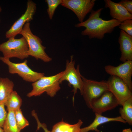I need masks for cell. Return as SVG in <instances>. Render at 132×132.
<instances>
[{"mask_svg":"<svg viewBox=\"0 0 132 132\" xmlns=\"http://www.w3.org/2000/svg\"><path fill=\"white\" fill-rule=\"evenodd\" d=\"M22 99L15 91L13 90L11 94L5 104L8 111H15L20 109L22 104Z\"/></svg>","mask_w":132,"mask_h":132,"instance_id":"cell-20","label":"cell"},{"mask_svg":"<svg viewBox=\"0 0 132 132\" xmlns=\"http://www.w3.org/2000/svg\"><path fill=\"white\" fill-rule=\"evenodd\" d=\"M73 56L70 57V61H66V68L63 71V74L59 80V82L61 84L64 81L66 80L70 85L72 86L73 89V91L74 95L73 98L74 101L75 95L79 89L81 95L83 91V85L79 70V65H77L76 68L75 67V62L73 60Z\"/></svg>","mask_w":132,"mask_h":132,"instance_id":"cell-6","label":"cell"},{"mask_svg":"<svg viewBox=\"0 0 132 132\" xmlns=\"http://www.w3.org/2000/svg\"><path fill=\"white\" fill-rule=\"evenodd\" d=\"M26 39L28 45V55L31 56L37 60L40 59L45 62L52 60L46 53V47L42 44V41L38 36L34 35L32 32L29 22L26 23L20 33Z\"/></svg>","mask_w":132,"mask_h":132,"instance_id":"cell-2","label":"cell"},{"mask_svg":"<svg viewBox=\"0 0 132 132\" xmlns=\"http://www.w3.org/2000/svg\"><path fill=\"white\" fill-rule=\"evenodd\" d=\"M63 71L55 75L44 77L32 84V89L27 96L28 97L37 96L44 92L51 97H54L60 89L59 80Z\"/></svg>","mask_w":132,"mask_h":132,"instance_id":"cell-3","label":"cell"},{"mask_svg":"<svg viewBox=\"0 0 132 132\" xmlns=\"http://www.w3.org/2000/svg\"><path fill=\"white\" fill-rule=\"evenodd\" d=\"M123 6L127 11L132 14V0H122L119 2Z\"/></svg>","mask_w":132,"mask_h":132,"instance_id":"cell-26","label":"cell"},{"mask_svg":"<svg viewBox=\"0 0 132 132\" xmlns=\"http://www.w3.org/2000/svg\"><path fill=\"white\" fill-rule=\"evenodd\" d=\"M12 37L6 42L0 44V52L4 57L10 59L16 58L21 60L27 58L29 47L27 43L23 36L19 39Z\"/></svg>","mask_w":132,"mask_h":132,"instance_id":"cell-4","label":"cell"},{"mask_svg":"<svg viewBox=\"0 0 132 132\" xmlns=\"http://www.w3.org/2000/svg\"><path fill=\"white\" fill-rule=\"evenodd\" d=\"M104 69L107 74L111 76H116L122 79L132 91V60L126 61L116 66L106 65Z\"/></svg>","mask_w":132,"mask_h":132,"instance_id":"cell-11","label":"cell"},{"mask_svg":"<svg viewBox=\"0 0 132 132\" xmlns=\"http://www.w3.org/2000/svg\"><path fill=\"white\" fill-rule=\"evenodd\" d=\"M62 0H46L48 8L47 12L50 20L52 19L55 11L60 4H61Z\"/></svg>","mask_w":132,"mask_h":132,"instance_id":"cell-22","label":"cell"},{"mask_svg":"<svg viewBox=\"0 0 132 132\" xmlns=\"http://www.w3.org/2000/svg\"><path fill=\"white\" fill-rule=\"evenodd\" d=\"M95 118L93 122L87 127L81 128L80 132H89L90 131L99 132L97 127L103 123L110 121H117L124 123H126L120 116L115 117H109L103 116L102 114L95 113Z\"/></svg>","mask_w":132,"mask_h":132,"instance_id":"cell-15","label":"cell"},{"mask_svg":"<svg viewBox=\"0 0 132 132\" xmlns=\"http://www.w3.org/2000/svg\"><path fill=\"white\" fill-rule=\"evenodd\" d=\"M105 8H108L110 14L113 19L121 22L128 19H132V14L119 3H116L110 0H104Z\"/></svg>","mask_w":132,"mask_h":132,"instance_id":"cell-14","label":"cell"},{"mask_svg":"<svg viewBox=\"0 0 132 132\" xmlns=\"http://www.w3.org/2000/svg\"><path fill=\"white\" fill-rule=\"evenodd\" d=\"M107 81L108 90L117 99L119 105L122 106L125 101L132 97V91L119 78L111 76Z\"/></svg>","mask_w":132,"mask_h":132,"instance_id":"cell-8","label":"cell"},{"mask_svg":"<svg viewBox=\"0 0 132 132\" xmlns=\"http://www.w3.org/2000/svg\"><path fill=\"white\" fill-rule=\"evenodd\" d=\"M81 77L83 85L82 95L87 106L91 109L92 100L99 98L105 92L109 91L107 81H97L88 79L82 75Z\"/></svg>","mask_w":132,"mask_h":132,"instance_id":"cell-7","label":"cell"},{"mask_svg":"<svg viewBox=\"0 0 132 132\" xmlns=\"http://www.w3.org/2000/svg\"><path fill=\"white\" fill-rule=\"evenodd\" d=\"M26 9L24 13L13 23L10 29L5 33V36L8 38L15 37L20 34L23 26L26 23L32 20L36 12V4L31 0L27 3Z\"/></svg>","mask_w":132,"mask_h":132,"instance_id":"cell-10","label":"cell"},{"mask_svg":"<svg viewBox=\"0 0 132 132\" xmlns=\"http://www.w3.org/2000/svg\"><path fill=\"white\" fill-rule=\"evenodd\" d=\"M83 122L80 120L74 124H71L63 121L59 122L53 126L51 132H80Z\"/></svg>","mask_w":132,"mask_h":132,"instance_id":"cell-17","label":"cell"},{"mask_svg":"<svg viewBox=\"0 0 132 132\" xmlns=\"http://www.w3.org/2000/svg\"><path fill=\"white\" fill-rule=\"evenodd\" d=\"M119 105L115 97L111 92L108 91L92 100L91 109L95 113L102 114L104 112L114 109Z\"/></svg>","mask_w":132,"mask_h":132,"instance_id":"cell-12","label":"cell"},{"mask_svg":"<svg viewBox=\"0 0 132 132\" xmlns=\"http://www.w3.org/2000/svg\"><path fill=\"white\" fill-rule=\"evenodd\" d=\"M119 28L130 35L132 36V20L128 19L121 22Z\"/></svg>","mask_w":132,"mask_h":132,"instance_id":"cell-23","label":"cell"},{"mask_svg":"<svg viewBox=\"0 0 132 132\" xmlns=\"http://www.w3.org/2000/svg\"><path fill=\"white\" fill-rule=\"evenodd\" d=\"M16 121L19 129L21 130L29 125L28 121L24 116L21 109L14 111Z\"/></svg>","mask_w":132,"mask_h":132,"instance_id":"cell-21","label":"cell"},{"mask_svg":"<svg viewBox=\"0 0 132 132\" xmlns=\"http://www.w3.org/2000/svg\"><path fill=\"white\" fill-rule=\"evenodd\" d=\"M118 42L121 53L120 60L123 62L132 60V36L121 30Z\"/></svg>","mask_w":132,"mask_h":132,"instance_id":"cell-13","label":"cell"},{"mask_svg":"<svg viewBox=\"0 0 132 132\" xmlns=\"http://www.w3.org/2000/svg\"><path fill=\"white\" fill-rule=\"evenodd\" d=\"M2 128L4 132H20L16 121L14 111H8Z\"/></svg>","mask_w":132,"mask_h":132,"instance_id":"cell-19","label":"cell"},{"mask_svg":"<svg viewBox=\"0 0 132 132\" xmlns=\"http://www.w3.org/2000/svg\"><path fill=\"white\" fill-rule=\"evenodd\" d=\"M95 0H62L61 5L72 10L80 23L84 21L87 14L92 10Z\"/></svg>","mask_w":132,"mask_h":132,"instance_id":"cell-9","label":"cell"},{"mask_svg":"<svg viewBox=\"0 0 132 132\" xmlns=\"http://www.w3.org/2000/svg\"><path fill=\"white\" fill-rule=\"evenodd\" d=\"M0 60L8 66L10 73L17 74L26 82L33 83L44 76V73L36 72L31 69L27 65V60L21 63H15L11 61L10 59L0 56Z\"/></svg>","mask_w":132,"mask_h":132,"instance_id":"cell-5","label":"cell"},{"mask_svg":"<svg viewBox=\"0 0 132 132\" xmlns=\"http://www.w3.org/2000/svg\"><path fill=\"white\" fill-rule=\"evenodd\" d=\"M103 9L101 8L96 11L92 10L87 20L75 25L77 27L85 28L81 32L82 35L88 36L90 39L101 40L105 34L111 33L116 27L120 25L121 22L115 19L106 20L100 18Z\"/></svg>","mask_w":132,"mask_h":132,"instance_id":"cell-1","label":"cell"},{"mask_svg":"<svg viewBox=\"0 0 132 132\" xmlns=\"http://www.w3.org/2000/svg\"><path fill=\"white\" fill-rule=\"evenodd\" d=\"M14 84L8 78L0 77V103L5 105L13 91Z\"/></svg>","mask_w":132,"mask_h":132,"instance_id":"cell-16","label":"cell"},{"mask_svg":"<svg viewBox=\"0 0 132 132\" xmlns=\"http://www.w3.org/2000/svg\"><path fill=\"white\" fill-rule=\"evenodd\" d=\"M122 132H132L130 128L125 129L123 130Z\"/></svg>","mask_w":132,"mask_h":132,"instance_id":"cell-27","label":"cell"},{"mask_svg":"<svg viewBox=\"0 0 132 132\" xmlns=\"http://www.w3.org/2000/svg\"><path fill=\"white\" fill-rule=\"evenodd\" d=\"M1 11H2V8L1 7H0V13L1 12Z\"/></svg>","mask_w":132,"mask_h":132,"instance_id":"cell-29","label":"cell"},{"mask_svg":"<svg viewBox=\"0 0 132 132\" xmlns=\"http://www.w3.org/2000/svg\"><path fill=\"white\" fill-rule=\"evenodd\" d=\"M32 115L35 118L37 121V130H39L40 128H42L44 132H51L47 128L46 124L44 123H41L40 122L38 118L36 113L34 110L32 112Z\"/></svg>","mask_w":132,"mask_h":132,"instance_id":"cell-25","label":"cell"},{"mask_svg":"<svg viewBox=\"0 0 132 132\" xmlns=\"http://www.w3.org/2000/svg\"><path fill=\"white\" fill-rule=\"evenodd\" d=\"M119 110L120 116L129 125H132V97L127 100Z\"/></svg>","mask_w":132,"mask_h":132,"instance_id":"cell-18","label":"cell"},{"mask_svg":"<svg viewBox=\"0 0 132 132\" xmlns=\"http://www.w3.org/2000/svg\"><path fill=\"white\" fill-rule=\"evenodd\" d=\"M5 105L0 103V127H3L7 113L5 108Z\"/></svg>","mask_w":132,"mask_h":132,"instance_id":"cell-24","label":"cell"},{"mask_svg":"<svg viewBox=\"0 0 132 132\" xmlns=\"http://www.w3.org/2000/svg\"><path fill=\"white\" fill-rule=\"evenodd\" d=\"M0 132H4L3 128L0 127Z\"/></svg>","mask_w":132,"mask_h":132,"instance_id":"cell-28","label":"cell"}]
</instances>
